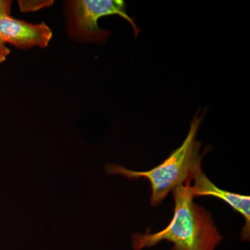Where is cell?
I'll list each match as a JSON object with an SVG mask.
<instances>
[{
    "instance_id": "obj_1",
    "label": "cell",
    "mask_w": 250,
    "mask_h": 250,
    "mask_svg": "<svg viewBox=\"0 0 250 250\" xmlns=\"http://www.w3.org/2000/svg\"><path fill=\"white\" fill-rule=\"evenodd\" d=\"M191 182L174 188L173 216L169 225L159 232L135 233L131 237L134 250L151 248L166 241L173 244L171 250H215L223 236L209 212L194 202Z\"/></svg>"
},
{
    "instance_id": "obj_2",
    "label": "cell",
    "mask_w": 250,
    "mask_h": 250,
    "mask_svg": "<svg viewBox=\"0 0 250 250\" xmlns=\"http://www.w3.org/2000/svg\"><path fill=\"white\" fill-rule=\"evenodd\" d=\"M202 119L203 115L199 116L196 114L193 117L188 134L182 146L154 168L141 172L129 170L117 164H108L106 173L119 174L129 179H147L152 189L151 205H159L169 192L179 186L191 182L202 172V158L208 151L207 147L201 152V143L196 139Z\"/></svg>"
},
{
    "instance_id": "obj_3",
    "label": "cell",
    "mask_w": 250,
    "mask_h": 250,
    "mask_svg": "<svg viewBox=\"0 0 250 250\" xmlns=\"http://www.w3.org/2000/svg\"><path fill=\"white\" fill-rule=\"evenodd\" d=\"M122 0H77L69 2V32L72 37L85 42H103L109 37L110 32L99 27L98 21L105 16L118 15L131 24L135 36L140 29L134 19L126 11Z\"/></svg>"
},
{
    "instance_id": "obj_4",
    "label": "cell",
    "mask_w": 250,
    "mask_h": 250,
    "mask_svg": "<svg viewBox=\"0 0 250 250\" xmlns=\"http://www.w3.org/2000/svg\"><path fill=\"white\" fill-rule=\"evenodd\" d=\"M52 29L45 24H35L10 16H0V41L20 49L45 47L52 39Z\"/></svg>"
},
{
    "instance_id": "obj_5",
    "label": "cell",
    "mask_w": 250,
    "mask_h": 250,
    "mask_svg": "<svg viewBox=\"0 0 250 250\" xmlns=\"http://www.w3.org/2000/svg\"><path fill=\"white\" fill-rule=\"evenodd\" d=\"M193 185H191V191L194 197L213 196L223 200L229 205L233 210L244 217L245 226L242 229L241 238L250 239V197L241 194L222 190L207 178L203 171L200 172L195 179Z\"/></svg>"
},
{
    "instance_id": "obj_6",
    "label": "cell",
    "mask_w": 250,
    "mask_h": 250,
    "mask_svg": "<svg viewBox=\"0 0 250 250\" xmlns=\"http://www.w3.org/2000/svg\"><path fill=\"white\" fill-rule=\"evenodd\" d=\"M11 3L9 0H0V16H10Z\"/></svg>"
},
{
    "instance_id": "obj_7",
    "label": "cell",
    "mask_w": 250,
    "mask_h": 250,
    "mask_svg": "<svg viewBox=\"0 0 250 250\" xmlns=\"http://www.w3.org/2000/svg\"><path fill=\"white\" fill-rule=\"evenodd\" d=\"M10 53H11V50L6 47L4 43L0 41V63L6 61Z\"/></svg>"
}]
</instances>
